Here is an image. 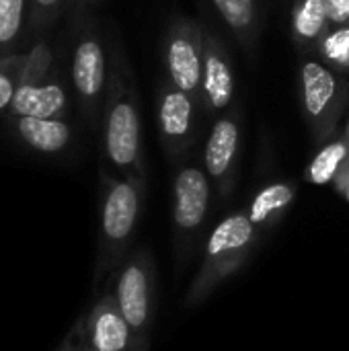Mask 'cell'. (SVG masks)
<instances>
[{
    "label": "cell",
    "instance_id": "25",
    "mask_svg": "<svg viewBox=\"0 0 349 351\" xmlns=\"http://www.w3.org/2000/svg\"><path fill=\"white\" fill-rule=\"evenodd\" d=\"M101 0H70V8L72 6H78V4H84V6H95V4H99Z\"/></svg>",
    "mask_w": 349,
    "mask_h": 351
},
{
    "label": "cell",
    "instance_id": "5",
    "mask_svg": "<svg viewBox=\"0 0 349 351\" xmlns=\"http://www.w3.org/2000/svg\"><path fill=\"white\" fill-rule=\"evenodd\" d=\"M72 101L74 95L68 66L56 53L47 37L35 39L27 47V62L21 84L6 115L70 117Z\"/></svg>",
    "mask_w": 349,
    "mask_h": 351
},
{
    "label": "cell",
    "instance_id": "12",
    "mask_svg": "<svg viewBox=\"0 0 349 351\" xmlns=\"http://www.w3.org/2000/svg\"><path fill=\"white\" fill-rule=\"evenodd\" d=\"M80 335L84 351H136L134 333L111 290L103 292L80 319Z\"/></svg>",
    "mask_w": 349,
    "mask_h": 351
},
{
    "label": "cell",
    "instance_id": "21",
    "mask_svg": "<svg viewBox=\"0 0 349 351\" xmlns=\"http://www.w3.org/2000/svg\"><path fill=\"white\" fill-rule=\"evenodd\" d=\"M70 8V0H31L29 12V45L39 39L47 37L58 19Z\"/></svg>",
    "mask_w": 349,
    "mask_h": 351
},
{
    "label": "cell",
    "instance_id": "4",
    "mask_svg": "<svg viewBox=\"0 0 349 351\" xmlns=\"http://www.w3.org/2000/svg\"><path fill=\"white\" fill-rule=\"evenodd\" d=\"M261 239L263 232L251 222L245 210L224 216L204 243L200 271L187 288L185 306L195 308L204 304L220 284L239 274L253 257Z\"/></svg>",
    "mask_w": 349,
    "mask_h": 351
},
{
    "label": "cell",
    "instance_id": "7",
    "mask_svg": "<svg viewBox=\"0 0 349 351\" xmlns=\"http://www.w3.org/2000/svg\"><path fill=\"white\" fill-rule=\"evenodd\" d=\"M298 103L315 142H329L349 105V76L335 72L317 56H304L298 74Z\"/></svg>",
    "mask_w": 349,
    "mask_h": 351
},
{
    "label": "cell",
    "instance_id": "23",
    "mask_svg": "<svg viewBox=\"0 0 349 351\" xmlns=\"http://www.w3.org/2000/svg\"><path fill=\"white\" fill-rule=\"evenodd\" d=\"M331 25H349V0H323Z\"/></svg>",
    "mask_w": 349,
    "mask_h": 351
},
{
    "label": "cell",
    "instance_id": "13",
    "mask_svg": "<svg viewBox=\"0 0 349 351\" xmlns=\"http://www.w3.org/2000/svg\"><path fill=\"white\" fill-rule=\"evenodd\" d=\"M237 95V76L228 47L210 29L204 31L202 105L204 113H226Z\"/></svg>",
    "mask_w": 349,
    "mask_h": 351
},
{
    "label": "cell",
    "instance_id": "22",
    "mask_svg": "<svg viewBox=\"0 0 349 351\" xmlns=\"http://www.w3.org/2000/svg\"><path fill=\"white\" fill-rule=\"evenodd\" d=\"M27 62V49L0 58V117H4L14 101V95L21 84V76Z\"/></svg>",
    "mask_w": 349,
    "mask_h": 351
},
{
    "label": "cell",
    "instance_id": "28",
    "mask_svg": "<svg viewBox=\"0 0 349 351\" xmlns=\"http://www.w3.org/2000/svg\"><path fill=\"white\" fill-rule=\"evenodd\" d=\"M82 351H84V350H82Z\"/></svg>",
    "mask_w": 349,
    "mask_h": 351
},
{
    "label": "cell",
    "instance_id": "3",
    "mask_svg": "<svg viewBox=\"0 0 349 351\" xmlns=\"http://www.w3.org/2000/svg\"><path fill=\"white\" fill-rule=\"evenodd\" d=\"M93 6H72L68 76L78 113L93 132H99L103 103L111 74V45L105 39Z\"/></svg>",
    "mask_w": 349,
    "mask_h": 351
},
{
    "label": "cell",
    "instance_id": "16",
    "mask_svg": "<svg viewBox=\"0 0 349 351\" xmlns=\"http://www.w3.org/2000/svg\"><path fill=\"white\" fill-rule=\"evenodd\" d=\"M331 25L327 6L323 0H296L290 14V35L292 41L304 49L315 51L319 39Z\"/></svg>",
    "mask_w": 349,
    "mask_h": 351
},
{
    "label": "cell",
    "instance_id": "17",
    "mask_svg": "<svg viewBox=\"0 0 349 351\" xmlns=\"http://www.w3.org/2000/svg\"><path fill=\"white\" fill-rule=\"evenodd\" d=\"M31 0H0V58L29 47Z\"/></svg>",
    "mask_w": 349,
    "mask_h": 351
},
{
    "label": "cell",
    "instance_id": "10",
    "mask_svg": "<svg viewBox=\"0 0 349 351\" xmlns=\"http://www.w3.org/2000/svg\"><path fill=\"white\" fill-rule=\"evenodd\" d=\"M204 31L197 21L177 16L163 35V64L167 80L191 95L202 105V72H204ZM204 107V105H202Z\"/></svg>",
    "mask_w": 349,
    "mask_h": 351
},
{
    "label": "cell",
    "instance_id": "8",
    "mask_svg": "<svg viewBox=\"0 0 349 351\" xmlns=\"http://www.w3.org/2000/svg\"><path fill=\"white\" fill-rule=\"evenodd\" d=\"M111 292L134 333L136 351H148L156 311V263L150 249L130 251L113 274Z\"/></svg>",
    "mask_w": 349,
    "mask_h": 351
},
{
    "label": "cell",
    "instance_id": "11",
    "mask_svg": "<svg viewBox=\"0 0 349 351\" xmlns=\"http://www.w3.org/2000/svg\"><path fill=\"white\" fill-rule=\"evenodd\" d=\"M241 144H243V121L239 109L226 111L220 117H216L204 144L202 162L212 181L214 193L222 202H226L237 187Z\"/></svg>",
    "mask_w": 349,
    "mask_h": 351
},
{
    "label": "cell",
    "instance_id": "1",
    "mask_svg": "<svg viewBox=\"0 0 349 351\" xmlns=\"http://www.w3.org/2000/svg\"><path fill=\"white\" fill-rule=\"evenodd\" d=\"M101 167L115 175L148 181L142 109L134 68L121 45H111V74L101 113Z\"/></svg>",
    "mask_w": 349,
    "mask_h": 351
},
{
    "label": "cell",
    "instance_id": "26",
    "mask_svg": "<svg viewBox=\"0 0 349 351\" xmlns=\"http://www.w3.org/2000/svg\"><path fill=\"white\" fill-rule=\"evenodd\" d=\"M346 136H349V121H348V125H346V132H344Z\"/></svg>",
    "mask_w": 349,
    "mask_h": 351
},
{
    "label": "cell",
    "instance_id": "18",
    "mask_svg": "<svg viewBox=\"0 0 349 351\" xmlns=\"http://www.w3.org/2000/svg\"><path fill=\"white\" fill-rule=\"evenodd\" d=\"M222 23L249 51L259 37V10L257 0H212Z\"/></svg>",
    "mask_w": 349,
    "mask_h": 351
},
{
    "label": "cell",
    "instance_id": "6",
    "mask_svg": "<svg viewBox=\"0 0 349 351\" xmlns=\"http://www.w3.org/2000/svg\"><path fill=\"white\" fill-rule=\"evenodd\" d=\"M214 187L204 162L181 160L173 175V249L175 269L183 271L204 247Z\"/></svg>",
    "mask_w": 349,
    "mask_h": 351
},
{
    "label": "cell",
    "instance_id": "15",
    "mask_svg": "<svg viewBox=\"0 0 349 351\" xmlns=\"http://www.w3.org/2000/svg\"><path fill=\"white\" fill-rule=\"evenodd\" d=\"M296 195L298 189L292 181H274L261 187L253 195L245 212L249 214L251 222L265 234L267 230H274L284 220Z\"/></svg>",
    "mask_w": 349,
    "mask_h": 351
},
{
    "label": "cell",
    "instance_id": "24",
    "mask_svg": "<svg viewBox=\"0 0 349 351\" xmlns=\"http://www.w3.org/2000/svg\"><path fill=\"white\" fill-rule=\"evenodd\" d=\"M56 351H82V335H80V321H76L72 325V329L66 333V337L62 339L60 348Z\"/></svg>",
    "mask_w": 349,
    "mask_h": 351
},
{
    "label": "cell",
    "instance_id": "2",
    "mask_svg": "<svg viewBox=\"0 0 349 351\" xmlns=\"http://www.w3.org/2000/svg\"><path fill=\"white\" fill-rule=\"evenodd\" d=\"M148 181L132 179L99 169V224L95 286L113 276L130 255L134 234L146 202Z\"/></svg>",
    "mask_w": 349,
    "mask_h": 351
},
{
    "label": "cell",
    "instance_id": "14",
    "mask_svg": "<svg viewBox=\"0 0 349 351\" xmlns=\"http://www.w3.org/2000/svg\"><path fill=\"white\" fill-rule=\"evenodd\" d=\"M4 123L19 144L43 156H58L66 152L76 136L72 117L6 115Z\"/></svg>",
    "mask_w": 349,
    "mask_h": 351
},
{
    "label": "cell",
    "instance_id": "19",
    "mask_svg": "<svg viewBox=\"0 0 349 351\" xmlns=\"http://www.w3.org/2000/svg\"><path fill=\"white\" fill-rule=\"evenodd\" d=\"M349 154V136L341 134L337 138H331L325 142L319 152L313 156L304 171V179L313 185H327L333 183L337 171L341 169L344 160Z\"/></svg>",
    "mask_w": 349,
    "mask_h": 351
},
{
    "label": "cell",
    "instance_id": "9",
    "mask_svg": "<svg viewBox=\"0 0 349 351\" xmlns=\"http://www.w3.org/2000/svg\"><path fill=\"white\" fill-rule=\"evenodd\" d=\"M156 130L165 156L175 167L187 158L197 138L200 113L204 107L185 90L177 88L169 80H163L156 88Z\"/></svg>",
    "mask_w": 349,
    "mask_h": 351
},
{
    "label": "cell",
    "instance_id": "20",
    "mask_svg": "<svg viewBox=\"0 0 349 351\" xmlns=\"http://www.w3.org/2000/svg\"><path fill=\"white\" fill-rule=\"evenodd\" d=\"M315 53L335 72L349 76V25H329Z\"/></svg>",
    "mask_w": 349,
    "mask_h": 351
},
{
    "label": "cell",
    "instance_id": "27",
    "mask_svg": "<svg viewBox=\"0 0 349 351\" xmlns=\"http://www.w3.org/2000/svg\"><path fill=\"white\" fill-rule=\"evenodd\" d=\"M344 199H348V202H349V191H348V193H346V195H344Z\"/></svg>",
    "mask_w": 349,
    "mask_h": 351
}]
</instances>
